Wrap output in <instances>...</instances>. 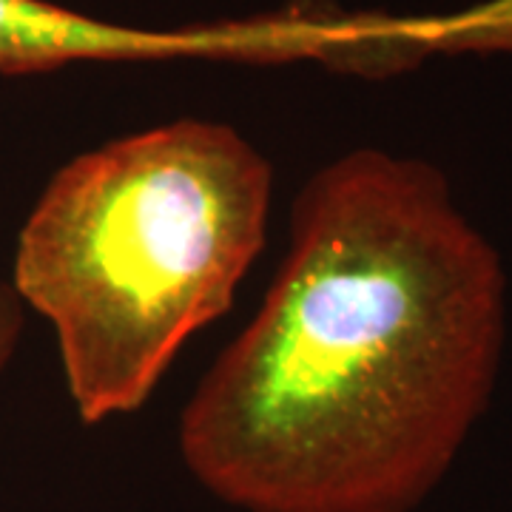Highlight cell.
<instances>
[{"mask_svg":"<svg viewBox=\"0 0 512 512\" xmlns=\"http://www.w3.org/2000/svg\"><path fill=\"white\" fill-rule=\"evenodd\" d=\"M507 271L439 165L356 148L291 205L259 311L180 416V458L239 512H413L493 402Z\"/></svg>","mask_w":512,"mask_h":512,"instance_id":"obj_1","label":"cell"},{"mask_svg":"<svg viewBox=\"0 0 512 512\" xmlns=\"http://www.w3.org/2000/svg\"><path fill=\"white\" fill-rule=\"evenodd\" d=\"M274 168L237 128L183 117L60 165L23 222L12 279L57 339L83 424L146 407L268 239Z\"/></svg>","mask_w":512,"mask_h":512,"instance_id":"obj_2","label":"cell"},{"mask_svg":"<svg viewBox=\"0 0 512 512\" xmlns=\"http://www.w3.org/2000/svg\"><path fill=\"white\" fill-rule=\"evenodd\" d=\"M367 37L365 15L282 12L188 29H137L49 0H0V74H40L86 60H322L348 69Z\"/></svg>","mask_w":512,"mask_h":512,"instance_id":"obj_3","label":"cell"},{"mask_svg":"<svg viewBox=\"0 0 512 512\" xmlns=\"http://www.w3.org/2000/svg\"><path fill=\"white\" fill-rule=\"evenodd\" d=\"M26 328V308L9 282H0V376L15 359L20 336Z\"/></svg>","mask_w":512,"mask_h":512,"instance_id":"obj_4","label":"cell"},{"mask_svg":"<svg viewBox=\"0 0 512 512\" xmlns=\"http://www.w3.org/2000/svg\"><path fill=\"white\" fill-rule=\"evenodd\" d=\"M498 15L495 20V46L498 52H512V0H498Z\"/></svg>","mask_w":512,"mask_h":512,"instance_id":"obj_5","label":"cell"}]
</instances>
